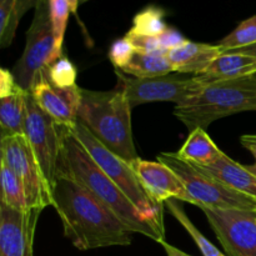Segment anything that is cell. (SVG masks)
Segmentation results:
<instances>
[{
    "mask_svg": "<svg viewBox=\"0 0 256 256\" xmlns=\"http://www.w3.org/2000/svg\"><path fill=\"white\" fill-rule=\"evenodd\" d=\"M168 210L170 212V214L182 225L185 230L188 232V234L192 238V240L195 242V244L198 245V248L200 249V252H202L204 256H225L220 252L219 249L214 246L202 232H199L196 226L192 224V220L189 219V216L186 215V212H184V208L180 204V200L176 199H170L165 202Z\"/></svg>",
    "mask_w": 256,
    "mask_h": 256,
    "instance_id": "obj_22",
    "label": "cell"
},
{
    "mask_svg": "<svg viewBox=\"0 0 256 256\" xmlns=\"http://www.w3.org/2000/svg\"><path fill=\"white\" fill-rule=\"evenodd\" d=\"M78 120L120 158L138 159L132 132V106L120 88L109 92L82 89Z\"/></svg>",
    "mask_w": 256,
    "mask_h": 256,
    "instance_id": "obj_3",
    "label": "cell"
},
{
    "mask_svg": "<svg viewBox=\"0 0 256 256\" xmlns=\"http://www.w3.org/2000/svg\"><path fill=\"white\" fill-rule=\"evenodd\" d=\"M244 136L246 138V139L252 140V142H256V135H244Z\"/></svg>",
    "mask_w": 256,
    "mask_h": 256,
    "instance_id": "obj_37",
    "label": "cell"
},
{
    "mask_svg": "<svg viewBox=\"0 0 256 256\" xmlns=\"http://www.w3.org/2000/svg\"><path fill=\"white\" fill-rule=\"evenodd\" d=\"M254 44H256V15L240 22L216 45H219L222 52H230Z\"/></svg>",
    "mask_w": 256,
    "mask_h": 256,
    "instance_id": "obj_25",
    "label": "cell"
},
{
    "mask_svg": "<svg viewBox=\"0 0 256 256\" xmlns=\"http://www.w3.org/2000/svg\"><path fill=\"white\" fill-rule=\"evenodd\" d=\"M158 162L166 165L180 178L200 209L256 210L255 199L232 189L198 165L180 159L176 152H162L158 155Z\"/></svg>",
    "mask_w": 256,
    "mask_h": 256,
    "instance_id": "obj_6",
    "label": "cell"
},
{
    "mask_svg": "<svg viewBox=\"0 0 256 256\" xmlns=\"http://www.w3.org/2000/svg\"><path fill=\"white\" fill-rule=\"evenodd\" d=\"M30 94L38 106L58 125L72 128L78 122V112L82 102V89L78 85L70 88L55 86L42 72L38 75Z\"/></svg>",
    "mask_w": 256,
    "mask_h": 256,
    "instance_id": "obj_13",
    "label": "cell"
},
{
    "mask_svg": "<svg viewBox=\"0 0 256 256\" xmlns=\"http://www.w3.org/2000/svg\"><path fill=\"white\" fill-rule=\"evenodd\" d=\"M115 72L119 80L118 88L124 92L132 109L140 104L154 102H172L179 105L199 94L205 84L198 76L185 78L180 74L139 79L125 76L119 69Z\"/></svg>",
    "mask_w": 256,
    "mask_h": 256,
    "instance_id": "obj_9",
    "label": "cell"
},
{
    "mask_svg": "<svg viewBox=\"0 0 256 256\" xmlns=\"http://www.w3.org/2000/svg\"><path fill=\"white\" fill-rule=\"evenodd\" d=\"M62 150L56 178H69L85 188L132 232L145 235L158 242L165 240V238L142 219L126 195L100 169L79 140L72 134L70 128L62 126Z\"/></svg>",
    "mask_w": 256,
    "mask_h": 256,
    "instance_id": "obj_2",
    "label": "cell"
},
{
    "mask_svg": "<svg viewBox=\"0 0 256 256\" xmlns=\"http://www.w3.org/2000/svg\"><path fill=\"white\" fill-rule=\"evenodd\" d=\"M24 136L26 138L50 188L54 189L62 150V125H58L38 106L30 92L26 96Z\"/></svg>",
    "mask_w": 256,
    "mask_h": 256,
    "instance_id": "obj_10",
    "label": "cell"
},
{
    "mask_svg": "<svg viewBox=\"0 0 256 256\" xmlns=\"http://www.w3.org/2000/svg\"><path fill=\"white\" fill-rule=\"evenodd\" d=\"M130 165L139 178L148 196L155 204L162 205L168 200L176 199L195 205V200L188 192L180 178L165 164L138 158L132 160Z\"/></svg>",
    "mask_w": 256,
    "mask_h": 256,
    "instance_id": "obj_14",
    "label": "cell"
},
{
    "mask_svg": "<svg viewBox=\"0 0 256 256\" xmlns=\"http://www.w3.org/2000/svg\"><path fill=\"white\" fill-rule=\"evenodd\" d=\"M2 162L15 172L22 182L29 209H42L54 204L52 189L44 176L24 135L2 138L0 142Z\"/></svg>",
    "mask_w": 256,
    "mask_h": 256,
    "instance_id": "obj_8",
    "label": "cell"
},
{
    "mask_svg": "<svg viewBox=\"0 0 256 256\" xmlns=\"http://www.w3.org/2000/svg\"><path fill=\"white\" fill-rule=\"evenodd\" d=\"M48 2H49L50 19H52L55 38V62H56L62 56V42H64L65 30H66L72 8L69 0H48Z\"/></svg>",
    "mask_w": 256,
    "mask_h": 256,
    "instance_id": "obj_24",
    "label": "cell"
},
{
    "mask_svg": "<svg viewBox=\"0 0 256 256\" xmlns=\"http://www.w3.org/2000/svg\"><path fill=\"white\" fill-rule=\"evenodd\" d=\"M180 159L192 164L208 166L214 164L224 155V152L216 146L205 129L196 128L192 130L179 152H176Z\"/></svg>",
    "mask_w": 256,
    "mask_h": 256,
    "instance_id": "obj_18",
    "label": "cell"
},
{
    "mask_svg": "<svg viewBox=\"0 0 256 256\" xmlns=\"http://www.w3.org/2000/svg\"><path fill=\"white\" fill-rule=\"evenodd\" d=\"M159 244L164 248L165 252H166L168 256H190V255H188L186 252H182V250L178 249V248L170 245L169 242H166L165 240H162Z\"/></svg>",
    "mask_w": 256,
    "mask_h": 256,
    "instance_id": "obj_34",
    "label": "cell"
},
{
    "mask_svg": "<svg viewBox=\"0 0 256 256\" xmlns=\"http://www.w3.org/2000/svg\"><path fill=\"white\" fill-rule=\"evenodd\" d=\"M16 0H0V46L12 44L19 22L15 15Z\"/></svg>",
    "mask_w": 256,
    "mask_h": 256,
    "instance_id": "obj_27",
    "label": "cell"
},
{
    "mask_svg": "<svg viewBox=\"0 0 256 256\" xmlns=\"http://www.w3.org/2000/svg\"><path fill=\"white\" fill-rule=\"evenodd\" d=\"M16 80L10 70L0 69V98L9 96L19 89Z\"/></svg>",
    "mask_w": 256,
    "mask_h": 256,
    "instance_id": "obj_31",
    "label": "cell"
},
{
    "mask_svg": "<svg viewBox=\"0 0 256 256\" xmlns=\"http://www.w3.org/2000/svg\"><path fill=\"white\" fill-rule=\"evenodd\" d=\"M256 110V76L205 82L202 92L176 105L174 115L192 132L215 120Z\"/></svg>",
    "mask_w": 256,
    "mask_h": 256,
    "instance_id": "obj_4",
    "label": "cell"
},
{
    "mask_svg": "<svg viewBox=\"0 0 256 256\" xmlns=\"http://www.w3.org/2000/svg\"><path fill=\"white\" fill-rule=\"evenodd\" d=\"M240 142H242V146L246 148V149L249 150V152H252V155H254L255 164L254 165H249V166H246V168H248V170H249V172H252V175H255V176H256V142H252V140L246 139V138H245L244 135H242V136L240 138Z\"/></svg>",
    "mask_w": 256,
    "mask_h": 256,
    "instance_id": "obj_33",
    "label": "cell"
},
{
    "mask_svg": "<svg viewBox=\"0 0 256 256\" xmlns=\"http://www.w3.org/2000/svg\"><path fill=\"white\" fill-rule=\"evenodd\" d=\"M230 52H239V54L249 55V56L256 58V44H254V45H249V46H245V48H242V49L230 50Z\"/></svg>",
    "mask_w": 256,
    "mask_h": 256,
    "instance_id": "obj_35",
    "label": "cell"
},
{
    "mask_svg": "<svg viewBox=\"0 0 256 256\" xmlns=\"http://www.w3.org/2000/svg\"><path fill=\"white\" fill-rule=\"evenodd\" d=\"M39 0H16V8H15V15H16V20L20 22L24 14L32 8L36 6Z\"/></svg>",
    "mask_w": 256,
    "mask_h": 256,
    "instance_id": "obj_32",
    "label": "cell"
},
{
    "mask_svg": "<svg viewBox=\"0 0 256 256\" xmlns=\"http://www.w3.org/2000/svg\"><path fill=\"white\" fill-rule=\"evenodd\" d=\"M44 74L55 86L70 88L76 85V82H75L78 74L76 68L68 58L62 56L56 62H52L44 70Z\"/></svg>",
    "mask_w": 256,
    "mask_h": 256,
    "instance_id": "obj_26",
    "label": "cell"
},
{
    "mask_svg": "<svg viewBox=\"0 0 256 256\" xmlns=\"http://www.w3.org/2000/svg\"><path fill=\"white\" fill-rule=\"evenodd\" d=\"M255 74L256 58L239 52H225L210 65L204 74L198 75V78L204 82H212L252 76Z\"/></svg>",
    "mask_w": 256,
    "mask_h": 256,
    "instance_id": "obj_17",
    "label": "cell"
},
{
    "mask_svg": "<svg viewBox=\"0 0 256 256\" xmlns=\"http://www.w3.org/2000/svg\"><path fill=\"white\" fill-rule=\"evenodd\" d=\"M158 40H159L160 45L168 52L176 49L188 42V39H185L178 30L172 29V28H168L164 32H162L158 36Z\"/></svg>",
    "mask_w": 256,
    "mask_h": 256,
    "instance_id": "obj_30",
    "label": "cell"
},
{
    "mask_svg": "<svg viewBox=\"0 0 256 256\" xmlns=\"http://www.w3.org/2000/svg\"><path fill=\"white\" fill-rule=\"evenodd\" d=\"M164 10L156 6H148L134 18L132 28L129 32L145 36H159L168 29L165 24Z\"/></svg>",
    "mask_w": 256,
    "mask_h": 256,
    "instance_id": "obj_23",
    "label": "cell"
},
{
    "mask_svg": "<svg viewBox=\"0 0 256 256\" xmlns=\"http://www.w3.org/2000/svg\"><path fill=\"white\" fill-rule=\"evenodd\" d=\"M28 92H29L19 88L14 94L0 98V139L14 135H24Z\"/></svg>",
    "mask_w": 256,
    "mask_h": 256,
    "instance_id": "obj_19",
    "label": "cell"
},
{
    "mask_svg": "<svg viewBox=\"0 0 256 256\" xmlns=\"http://www.w3.org/2000/svg\"><path fill=\"white\" fill-rule=\"evenodd\" d=\"M52 200L65 236L76 249L84 252L132 244V230L74 180L58 176Z\"/></svg>",
    "mask_w": 256,
    "mask_h": 256,
    "instance_id": "obj_1",
    "label": "cell"
},
{
    "mask_svg": "<svg viewBox=\"0 0 256 256\" xmlns=\"http://www.w3.org/2000/svg\"><path fill=\"white\" fill-rule=\"evenodd\" d=\"M198 166L232 189L256 200V176L248 170L245 165L234 162L224 154L214 164Z\"/></svg>",
    "mask_w": 256,
    "mask_h": 256,
    "instance_id": "obj_16",
    "label": "cell"
},
{
    "mask_svg": "<svg viewBox=\"0 0 256 256\" xmlns=\"http://www.w3.org/2000/svg\"><path fill=\"white\" fill-rule=\"evenodd\" d=\"M0 182H2V198H0L2 204L20 212L29 209L22 182L2 160H0Z\"/></svg>",
    "mask_w": 256,
    "mask_h": 256,
    "instance_id": "obj_21",
    "label": "cell"
},
{
    "mask_svg": "<svg viewBox=\"0 0 256 256\" xmlns=\"http://www.w3.org/2000/svg\"><path fill=\"white\" fill-rule=\"evenodd\" d=\"M122 72L132 78L148 79V78L164 76L174 72V69L166 56L142 54L136 52L129 64Z\"/></svg>",
    "mask_w": 256,
    "mask_h": 256,
    "instance_id": "obj_20",
    "label": "cell"
},
{
    "mask_svg": "<svg viewBox=\"0 0 256 256\" xmlns=\"http://www.w3.org/2000/svg\"><path fill=\"white\" fill-rule=\"evenodd\" d=\"M132 46L135 48L138 52H142V54H149V55H159V56H166L168 50L160 45L158 36H145V35L134 34L132 32H128L125 35Z\"/></svg>",
    "mask_w": 256,
    "mask_h": 256,
    "instance_id": "obj_29",
    "label": "cell"
},
{
    "mask_svg": "<svg viewBox=\"0 0 256 256\" xmlns=\"http://www.w3.org/2000/svg\"><path fill=\"white\" fill-rule=\"evenodd\" d=\"M70 132L79 140L80 144L85 148L100 169L126 195L128 199L140 212L142 219L152 225L162 238H165L162 205L155 204L148 196L130 162L104 146L79 120L74 126L70 128Z\"/></svg>",
    "mask_w": 256,
    "mask_h": 256,
    "instance_id": "obj_5",
    "label": "cell"
},
{
    "mask_svg": "<svg viewBox=\"0 0 256 256\" xmlns=\"http://www.w3.org/2000/svg\"><path fill=\"white\" fill-rule=\"evenodd\" d=\"M55 62V38L50 19L49 2L39 0L26 34V44L12 72L18 85L30 92L38 75Z\"/></svg>",
    "mask_w": 256,
    "mask_h": 256,
    "instance_id": "obj_7",
    "label": "cell"
},
{
    "mask_svg": "<svg viewBox=\"0 0 256 256\" xmlns=\"http://www.w3.org/2000/svg\"><path fill=\"white\" fill-rule=\"evenodd\" d=\"M70 8H72V12L75 14L78 10V6H79V0H69Z\"/></svg>",
    "mask_w": 256,
    "mask_h": 256,
    "instance_id": "obj_36",
    "label": "cell"
},
{
    "mask_svg": "<svg viewBox=\"0 0 256 256\" xmlns=\"http://www.w3.org/2000/svg\"><path fill=\"white\" fill-rule=\"evenodd\" d=\"M135 52H136V50L132 46L130 40L126 36H124L112 42L109 50V58L116 69L122 70L129 64Z\"/></svg>",
    "mask_w": 256,
    "mask_h": 256,
    "instance_id": "obj_28",
    "label": "cell"
},
{
    "mask_svg": "<svg viewBox=\"0 0 256 256\" xmlns=\"http://www.w3.org/2000/svg\"><path fill=\"white\" fill-rule=\"evenodd\" d=\"M229 256H256V210L202 208Z\"/></svg>",
    "mask_w": 256,
    "mask_h": 256,
    "instance_id": "obj_11",
    "label": "cell"
},
{
    "mask_svg": "<svg viewBox=\"0 0 256 256\" xmlns=\"http://www.w3.org/2000/svg\"><path fill=\"white\" fill-rule=\"evenodd\" d=\"M219 45L192 42L188 40L184 45L170 50L166 58L172 62L174 72L180 74L202 75L222 54Z\"/></svg>",
    "mask_w": 256,
    "mask_h": 256,
    "instance_id": "obj_15",
    "label": "cell"
},
{
    "mask_svg": "<svg viewBox=\"0 0 256 256\" xmlns=\"http://www.w3.org/2000/svg\"><path fill=\"white\" fill-rule=\"evenodd\" d=\"M42 212H20L0 202V256H34L35 229Z\"/></svg>",
    "mask_w": 256,
    "mask_h": 256,
    "instance_id": "obj_12",
    "label": "cell"
}]
</instances>
